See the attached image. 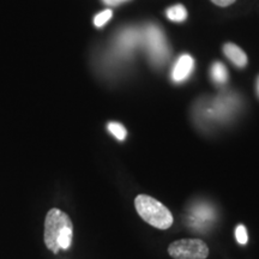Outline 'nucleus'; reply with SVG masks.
Here are the masks:
<instances>
[{"label": "nucleus", "mask_w": 259, "mask_h": 259, "mask_svg": "<svg viewBox=\"0 0 259 259\" xmlns=\"http://www.w3.org/2000/svg\"><path fill=\"white\" fill-rule=\"evenodd\" d=\"M166 15L171 22H184L187 17V11L183 5H176L168 9Z\"/></svg>", "instance_id": "1a4fd4ad"}, {"label": "nucleus", "mask_w": 259, "mask_h": 259, "mask_svg": "<svg viewBox=\"0 0 259 259\" xmlns=\"http://www.w3.org/2000/svg\"><path fill=\"white\" fill-rule=\"evenodd\" d=\"M235 238L238 240L239 244L246 245L247 244L248 236H247V231H246V227L244 225H239L235 229Z\"/></svg>", "instance_id": "f8f14e48"}, {"label": "nucleus", "mask_w": 259, "mask_h": 259, "mask_svg": "<svg viewBox=\"0 0 259 259\" xmlns=\"http://www.w3.org/2000/svg\"><path fill=\"white\" fill-rule=\"evenodd\" d=\"M135 208L142 220L155 228L166 231L173 226L174 219L169 209L154 197L138 194L135 198Z\"/></svg>", "instance_id": "f03ea898"}, {"label": "nucleus", "mask_w": 259, "mask_h": 259, "mask_svg": "<svg viewBox=\"0 0 259 259\" xmlns=\"http://www.w3.org/2000/svg\"><path fill=\"white\" fill-rule=\"evenodd\" d=\"M257 93H258V96H259V77L257 79Z\"/></svg>", "instance_id": "2eb2a0df"}, {"label": "nucleus", "mask_w": 259, "mask_h": 259, "mask_svg": "<svg viewBox=\"0 0 259 259\" xmlns=\"http://www.w3.org/2000/svg\"><path fill=\"white\" fill-rule=\"evenodd\" d=\"M107 128H108V131L111 132L118 141H124L126 136H127V131H126V128L120 124V122H109Z\"/></svg>", "instance_id": "9d476101"}, {"label": "nucleus", "mask_w": 259, "mask_h": 259, "mask_svg": "<svg viewBox=\"0 0 259 259\" xmlns=\"http://www.w3.org/2000/svg\"><path fill=\"white\" fill-rule=\"evenodd\" d=\"M102 2L108 6H118L122 4V3L128 2V0H102Z\"/></svg>", "instance_id": "4468645a"}, {"label": "nucleus", "mask_w": 259, "mask_h": 259, "mask_svg": "<svg viewBox=\"0 0 259 259\" xmlns=\"http://www.w3.org/2000/svg\"><path fill=\"white\" fill-rule=\"evenodd\" d=\"M226 57L232 61L235 66L245 67L247 65V56L240 47H238L234 44H227L223 47Z\"/></svg>", "instance_id": "0eeeda50"}, {"label": "nucleus", "mask_w": 259, "mask_h": 259, "mask_svg": "<svg viewBox=\"0 0 259 259\" xmlns=\"http://www.w3.org/2000/svg\"><path fill=\"white\" fill-rule=\"evenodd\" d=\"M142 41L147 48L149 59L155 66H162L169 58V47H168L166 36L160 27L149 24L142 31Z\"/></svg>", "instance_id": "7ed1b4c3"}, {"label": "nucleus", "mask_w": 259, "mask_h": 259, "mask_svg": "<svg viewBox=\"0 0 259 259\" xmlns=\"http://www.w3.org/2000/svg\"><path fill=\"white\" fill-rule=\"evenodd\" d=\"M73 225L70 216L60 209L53 208L45 220V244L48 250L57 254L60 250H67L72 244Z\"/></svg>", "instance_id": "f257e3e1"}, {"label": "nucleus", "mask_w": 259, "mask_h": 259, "mask_svg": "<svg viewBox=\"0 0 259 259\" xmlns=\"http://www.w3.org/2000/svg\"><path fill=\"white\" fill-rule=\"evenodd\" d=\"M211 2L218 6H223V8H225V6L232 5L235 0H211Z\"/></svg>", "instance_id": "ddd939ff"}, {"label": "nucleus", "mask_w": 259, "mask_h": 259, "mask_svg": "<svg viewBox=\"0 0 259 259\" xmlns=\"http://www.w3.org/2000/svg\"><path fill=\"white\" fill-rule=\"evenodd\" d=\"M142 42V31L137 29H126L118 38V47L121 53H128L134 51Z\"/></svg>", "instance_id": "423d86ee"}, {"label": "nucleus", "mask_w": 259, "mask_h": 259, "mask_svg": "<svg viewBox=\"0 0 259 259\" xmlns=\"http://www.w3.org/2000/svg\"><path fill=\"white\" fill-rule=\"evenodd\" d=\"M194 70V60L189 54H183L178 58L171 70V79L176 83H183L190 78Z\"/></svg>", "instance_id": "39448f33"}, {"label": "nucleus", "mask_w": 259, "mask_h": 259, "mask_svg": "<svg viewBox=\"0 0 259 259\" xmlns=\"http://www.w3.org/2000/svg\"><path fill=\"white\" fill-rule=\"evenodd\" d=\"M210 76L213 83L218 85H223L228 80V71L222 63H215L212 64L211 70H210Z\"/></svg>", "instance_id": "6e6552de"}, {"label": "nucleus", "mask_w": 259, "mask_h": 259, "mask_svg": "<svg viewBox=\"0 0 259 259\" xmlns=\"http://www.w3.org/2000/svg\"><path fill=\"white\" fill-rule=\"evenodd\" d=\"M173 259H206L209 247L200 239H180L173 241L167 248Z\"/></svg>", "instance_id": "20e7f679"}, {"label": "nucleus", "mask_w": 259, "mask_h": 259, "mask_svg": "<svg viewBox=\"0 0 259 259\" xmlns=\"http://www.w3.org/2000/svg\"><path fill=\"white\" fill-rule=\"evenodd\" d=\"M112 10L111 9H107L105 11L100 12L99 15L95 16V18H94V24L96 25L97 28H101L105 25L107 22H109V19L112 18Z\"/></svg>", "instance_id": "9b49d317"}]
</instances>
